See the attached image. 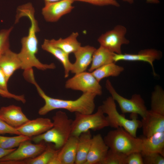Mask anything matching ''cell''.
Instances as JSON below:
<instances>
[{"label": "cell", "mask_w": 164, "mask_h": 164, "mask_svg": "<svg viewBox=\"0 0 164 164\" xmlns=\"http://www.w3.org/2000/svg\"><path fill=\"white\" fill-rule=\"evenodd\" d=\"M34 13V9L32 6L25 7L21 12L22 16L27 17L31 22L28 35L21 39L22 47L20 52L18 53L21 63V69L24 71L32 69L34 67L42 70L54 69L56 67L54 63H43L36 56L38 51V43L36 34L39 30Z\"/></svg>", "instance_id": "1"}, {"label": "cell", "mask_w": 164, "mask_h": 164, "mask_svg": "<svg viewBox=\"0 0 164 164\" xmlns=\"http://www.w3.org/2000/svg\"><path fill=\"white\" fill-rule=\"evenodd\" d=\"M29 82L36 87L40 97L45 101L44 105L39 110L38 114L44 115L57 109H64L71 112L88 114L93 113L95 107L94 100L97 95L89 92L83 93L78 98L74 100L54 98L47 95L37 83L34 77Z\"/></svg>", "instance_id": "2"}, {"label": "cell", "mask_w": 164, "mask_h": 164, "mask_svg": "<svg viewBox=\"0 0 164 164\" xmlns=\"http://www.w3.org/2000/svg\"><path fill=\"white\" fill-rule=\"evenodd\" d=\"M53 126L46 132L31 138L35 143L42 141L52 143L56 149H60L67 142L71 135L73 120L68 117L67 114L60 111L52 118Z\"/></svg>", "instance_id": "3"}, {"label": "cell", "mask_w": 164, "mask_h": 164, "mask_svg": "<svg viewBox=\"0 0 164 164\" xmlns=\"http://www.w3.org/2000/svg\"><path fill=\"white\" fill-rule=\"evenodd\" d=\"M103 138L109 149L126 155L141 152V138L133 136L122 127L109 131Z\"/></svg>", "instance_id": "4"}, {"label": "cell", "mask_w": 164, "mask_h": 164, "mask_svg": "<svg viewBox=\"0 0 164 164\" xmlns=\"http://www.w3.org/2000/svg\"><path fill=\"white\" fill-rule=\"evenodd\" d=\"M100 107L104 114H107V119L109 126L116 128L122 127L133 136L136 137L138 128L141 127V121L136 117L137 114H132V119L129 120L117 111L115 101L111 96L103 101Z\"/></svg>", "instance_id": "5"}, {"label": "cell", "mask_w": 164, "mask_h": 164, "mask_svg": "<svg viewBox=\"0 0 164 164\" xmlns=\"http://www.w3.org/2000/svg\"><path fill=\"white\" fill-rule=\"evenodd\" d=\"M108 126L106 117L100 106L94 114L75 113V118L72 124L71 135L78 137L82 133L90 130H98Z\"/></svg>", "instance_id": "6"}, {"label": "cell", "mask_w": 164, "mask_h": 164, "mask_svg": "<svg viewBox=\"0 0 164 164\" xmlns=\"http://www.w3.org/2000/svg\"><path fill=\"white\" fill-rule=\"evenodd\" d=\"M105 86L113 99L118 104L121 112L139 115L142 118L146 116L148 110L141 95L134 94L128 99L121 96L116 91L110 81L106 80Z\"/></svg>", "instance_id": "7"}, {"label": "cell", "mask_w": 164, "mask_h": 164, "mask_svg": "<svg viewBox=\"0 0 164 164\" xmlns=\"http://www.w3.org/2000/svg\"><path fill=\"white\" fill-rule=\"evenodd\" d=\"M46 146L44 141L33 144L31 140L22 142L12 152L0 160V164H14L16 162L34 158L41 154Z\"/></svg>", "instance_id": "8"}, {"label": "cell", "mask_w": 164, "mask_h": 164, "mask_svg": "<svg viewBox=\"0 0 164 164\" xmlns=\"http://www.w3.org/2000/svg\"><path fill=\"white\" fill-rule=\"evenodd\" d=\"M99 83L91 72L84 71L75 74L69 79L66 82L65 87L67 89L94 93L98 96L102 93Z\"/></svg>", "instance_id": "9"}, {"label": "cell", "mask_w": 164, "mask_h": 164, "mask_svg": "<svg viewBox=\"0 0 164 164\" xmlns=\"http://www.w3.org/2000/svg\"><path fill=\"white\" fill-rule=\"evenodd\" d=\"M126 28L121 25L116 26L112 29L102 34L97 39L101 46L117 54L122 53L121 47L128 44L129 41L125 37Z\"/></svg>", "instance_id": "10"}, {"label": "cell", "mask_w": 164, "mask_h": 164, "mask_svg": "<svg viewBox=\"0 0 164 164\" xmlns=\"http://www.w3.org/2000/svg\"><path fill=\"white\" fill-rule=\"evenodd\" d=\"M73 0H61L45 2L42 13L45 20L49 22L57 21L62 16L70 12L73 9Z\"/></svg>", "instance_id": "11"}, {"label": "cell", "mask_w": 164, "mask_h": 164, "mask_svg": "<svg viewBox=\"0 0 164 164\" xmlns=\"http://www.w3.org/2000/svg\"><path fill=\"white\" fill-rule=\"evenodd\" d=\"M162 56V52L160 50L154 49H147L141 50L135 54L115 53L114 60L115 63L121 60L147 62L151 66L153 75L156 76L157 74L155 71L153 63L155 60L160 59Z\"/></svg>", "instance_id": "12"}, {"label": "cell", "mask_w": 164, "mask_h": 164, "mask_svg": "<svg viewBox=\"0 0 164 164\" xmlns=\"http://www.w3.org/2000/svg\"><path fill=\"white\" fill-rule=\"evenodd\" d=\"M53 126V122L50 119L39 118L29 120L16 129L21 135L31 138L46 132Z\"/></svg>", "instance_id": "13"}, {"label": "cell", "mask_w": 164, "mask_h": 164, "mask_svg": "<svg viewBox=\"0 0 164 164\" xmlns=\"http://www.w3.org/2000/svg\"><path fill=\"white\" fill-rule=\"evenodd\" d=\"M0 119L15 128L29 120L23 112L21 107L13 104L1 108Z\"/></svg>", "instance_id": "14"}, {"label": "cell", "mask_w": 164, "mask_h": 164, "mask_svg": "<svg viewBox=\"0 0 164 164\" xmlns=\"http://www.w3.org/2000/svg\"><path fill=\"white\" fill-rule=\"evenodd\" d=\"M109 149L100 134L94 135L85 164H100Z\"/></svg>", "instance_id": "15"}, {"label": "cell", "mask_w": 164, "mask_h": 164, "mask_svg": "<svg viewBox=\"0 0 164 164\" xmlns=\"http://www.w3.org/2000/svg\"><path fill=\"white\" fill-rule=\"evenodd\" d=\"M96 48L90 45L80 46L73 53L76 58L72 63L70 72L75 74L85 71L91 64Z\"/></svg>", "instance_id": "16"}, {"label": "cell", "mask_w": 164, "mask_h": 164, "mask_svg": "<svg viewBox=\"0 0 164 164\" xmlns=\"http://www.w3.org/2000/svg\"><path fill=\"white\" fill-rule=\"evenodd\" d=\"M141 122L144 137H148L156 133L164 132V115L148 110Z\"/></svg>", "instance_id": "17"}, {"label": "cell", "mask_w": 164, "mask_h": 164, "mask_svg": "<svg viewBox=\"0 0 164 164\" xmlns=\"http://www.w3.org/2000/svg\"><path fill=\"white\" fill-rule=\"evenodd\" d=\"M142 139L141 152L142 156L154 153L164 156V132L156 133Z\"/></svg>", "instance_id": "18"}, {"label": "cell", "mask_w": 164, "mask_h": 164, "mask_svg": "<svg viewBox=\"0 0 164 164\" xmlns=\"http://www.w3.org/2000/svg\"><path fill=\"white\" fill-rule=\"evenodd\" d=\"M21 63L18 53L10 49L0 57V68L5 74L8 81L15 71L21 69Z\"/></svg>", "instance_id": "19"}, {"label": "cell", "mask_w": 164, "mask_h": 164, "mask_svg": "<svg viewBox=\"0 0 164 164\" xmlns=\"http://www.w3.org/2000/svg\"><path fill=\"white\" fill-rule=\"evenodd\" d=\"M78 137L71 135L59 150L58 157L60 164H75Z\"/></svg>", "instance_id": "20"}, {"label": "cell", "mask_w": 164, "mask_h": 164, "mask_svg": "<svg viewBox=\"0 0 164 164\" xmlns=\"http://www.w3.org/2000/svg\"><path fill=\"white\" fill-rule=\"evenodd\" d=\"M41 47L43 50L52 54L61 63L64 68V77H68L72 64L69 60V55L52 45L49 39H44Z\"/></svg>", "instance_id": "21"}, {"label": "cell", "mask_w": 164, "mask_h": 164, "mask_svg": "<svg viewBox=\"0 0 164 164\" xmlns=\"http://www.w3.org/2000/svg\"><path fill=\"white\" fill-rule=\"evenodd\" d=\"M92 137L90 130L82 133L79 136L75 164H85L90 148Z\"/></svg>", "instance_id": "22"}, {"label": "cell", "mask_w": 164, "mask_h": 164, "mask_svg": "<svg viewBox=\"0 0 164 164\" xmlns=\"http://www.w3.org/2000/svg\"><path fill=\"white\" fill-rule=\"evenodd\" d=\"M79 36L77 32H73L69 36L64 39L60 38L56 40H49L54 46L61 49L68 54L74 53L80 46L81 43L77 40Z\"/></svg>", "instance_id": "23"}, {"label": "cell", "mask_w": 164, "mask_h": 164, "mask_svg": "<svg viewBox=\"0 0 164 164\" xmlns=\"http://www.w3.org/2000/svg\"><path fill=\"white\" fill-rule=\"evenodd\" d=\"M115 53L100 46L94 53L91 65L88 69L89 72H92L104 65L114 62V58Z\"/></svg>", "instance_id": "24"}, {"label": "cell", "mask_w": 164, "mask_h": 164, "mask_svg": "<svg viewBox=\"0 0 164 164\" xmlns=\"http://www.w3.org/2000/svg\"><path fill=\"white\" fill-rule=\"evenodd\" d=\"M59 150L48 144L46 145L45 150L36 157L18 161L15 164H50L51 161L57 155Z\"/></svg>", "instance_id": "25"}, {"label": "cell", "mask_w": 164, "mask_h": 164, "mask_svg": "<svg viewBox=\"0 0 164 164\" xmlns=\"http://www.w3.org/2000/svg\"><path fill=\"white\" fill-rule=\"evenodd\" d=\"M124 69L123 67L116 64L115 62H113L101 66L91 72L97 81L100 82L104 78L119 76Z\"/></svg>", "instance_id": "26"}, {"label": "cell", "mask_w": 164, "mask_h": 164, "mask_svg": "<svg viewBox=\"0 0 164 164\" xmlns=\"http://www.w3.org/2000/svg\"><path fill=\"white\" fill-rule=\"evenodd\" d=\"M150 110L164 115V91L159 85H156L152 93Z\"/></svg>", "instance_id": "27"}, {"label": "cell", "mask_w": 164, "mask_h": 164, "mask_svg": "<svg viewBox=\"0 0 164 164\" xmlns=\"http://www.w3.org/2000/svg\"><path fill=\"white\" fill-rule=\"evenodd\" d=\"M31 138L22 135L8 137L0 135V147L5 149H11L18 147L22 142L31 140Z\"/></svg>", "instance_id": "28"}, {"label": "cell", "mask_w": 164, "mask_h": 164, "mask_svg": "<svg viewBox=\"0 0 164 164\" xmlns=\"http://www.w3.org/2000/svg\"><path fill=\"white\" fill-rule=\"evenodd\" d=\"M126 155L109 149L100 164H125Z\"/></svg>", "instance_id": "29"}, {"label": "cell", "mask_w": 164, "mask_h": 164, "mask_svg": "<svg viewBox=\"0 0 164 164\" xmlns=\"http://www.w3.org/2000/svg\"><path fill=\"white\" fill-rule=\"evenodd\" d=\"M13 29V27L0 31V57L7 50L9 49V38Z\"/></svg>", "instance_id": "30"}, {"label": "cell", "mask_w": 164, "mask_h": 164, "mask_svg": "<svg viewBox=\"0 0 164 164\" xmlns=\"http://www.w3.org/2000/svg\"><path fill=\"white\" fill-rule=\"evenodd\" d=\"M144 164H164V156L158 153L142 156Z\"/></svg>", "instance_id": "31"}, {"label": "cell", "mask_w": 164, "mask_h": 164, "mask_svg": "<svg viewBox=\"0 0 164 164\" xmlns=\"http://www.w3.org/2000/svg\"><path fill=\"white\" fill-rule=\"evenodd\" d=\"M74 1H80L88 3L93 5L103 6L111 5L119 7V4L116 0H73Z\"/></svg>", "instance_id": "32"}, {"label": "cell", "mask_w": 164, "mask_h": 164, "mask_svg": "<svg viewBox=\"0 0 164 164\" xmlns=\"http://www.w3.org/2000/svg\"><path fill=\"white\" fill-rule=\"evenodd\" d=\"M125 164H144L141 152H135L127 155Z\"/></svg>", "instance_id": "33"}, {"label": "cell", "mask_w": 164, "mask_h": 164, "mask_svg": "<svg viewBox=\"0 0 164 164\" xmlns=\"http://www.w3.org/2000/svg\"><path fill=\"white\" fill-rule=\"evenodd\" d=\"M5 134L21 135L16 128L11 127L0 119V134Z\"/></svg>", "instance_id": "34"}, {"label": "cell", "mask_w": 164, "mask_h": 164, "mask_svg": "<svg viewBox=\"0 0 164 164\" xmlns=\"http://www.w3.org/2000/svg\"><path fill=\"white\" fill-rule=\"evenodd\" d=\"M0 95L3 97L13 98L17 101H20L23 103L26 102V100L23 95H16L0 90Z\"/></svg>", "instance_id": "35"}, {"label": "cell", "mask_w": 164, "mask_h": 164, "mask_svg": "<svg viewBox=\"0 0 164 164\" xmlns=\"http://www.w3.org/2000/svg\"><path fill=\"white\" fill-rule=\"evenodd\" d=\"M5 74L0 68V90L9 92L7 88V83Z\"/></svg>", "instance_id": "36"}, {"label": "cell", "mask_w": 164, "mask_h": 164, "mask_svg": "<svg viewBox=\"0 0 164 164\" xmlns=\"http://www.w3.org/2000/svg\"><path fill=\"white\" fill-rule=\"evenodd\" d=\"M16 148L11 149H5L0 147V160L3 157L9 154Z\"/></svg>", "instance_id": "37"}, {"label": "cell", "mask_w": 164, "mask_h": 164, "mask_svg": "<svg viewBox=\"0 0 164 164\" xmlns=\"http://www.w3.org/2000/svg\"><path fill=\"white\" fill-rule=\"evenodd\" d=\"M124 2H126L130 4H132L134 2V0H122ZM146 2L152 4H158L159 2V0H146Z\"/></svg>", "instance_id": "38"}, {"label": "cell", "mask_w": 164, "mask_h": 164, "mask_svg": "<svg viewBox=\"0 0 164 164\" xmlns=\"http://www.w3.org/2000/svg\"><path fill=\"white\" fill-rule=\"evenodd\" d=\"M45 2H52L59 1L61 0H44Z\"/></svg>", "instance_id": "39"}]
</instances>
